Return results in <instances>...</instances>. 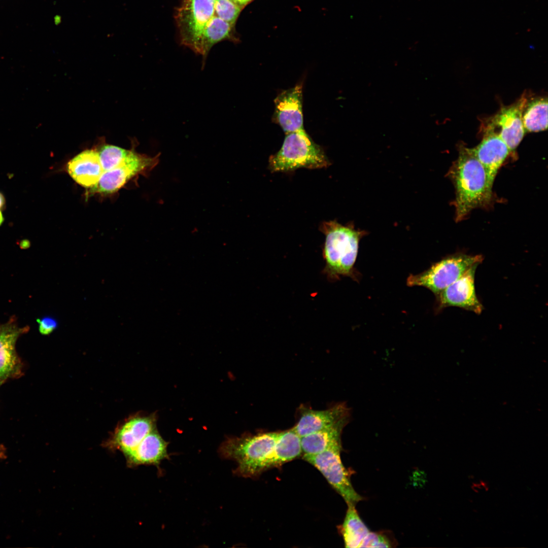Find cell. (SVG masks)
<instances>
[{"instance_id":"6da1fadb","label":"cell","mask_w":548,"mask_h":548,"mask_svg":"<svg viewBox=\"0 0 548 548\" xmlns=\"http://www.w3.org/2000/svg\"><path fill=\"white\" fill-rule=\"evenodd\" d=\"M455 189L456 220L463 219L473 209L489 205L494 181L472 149L459 146V155L449 170Z\"/></svg>"},{"instance_id":"7a4b0ae2","label":"cell","mask_w":548,"mask_h":548,"mask_svg":"<svg viewBox=\"0 0 548 548\" xmlns=\"http://www.w3.org/2000/svg\"><path fill=\"white\" fill-rule=\"evenodd\" d=\"M321 230L325 235L323 252L325 266L323 273L332 282L339 280L340 276L358 280L359 276L354 264L359 241L366 231L343 226L335 221L325 222Z\"/></svg>"},{"instance_id":"3957f363","label":"cell","mask_w":548,"mask_h":548,"mask_svg":"<svg viewBox=\"0 0 548 548\" xmlns=\"http://www.w3.org/2000/svg\"><path fill=\"white\" fill-rule=\"evenodd\" d=\"M281 432H270L255 435H244L228 438L220 448L224 458L237 464L235 473L244 477H253L262 472L261 467L271 454Z\"/></svg>"},{"instance_id":"277c9868","label":"cell","mask_w":548,"mask_h":548,"mask_svg":"<svg viewBox=\"0 0 548 548\" xmlns=\"http://www.w3.org/2000/svg\"><path fill=\"white\" fill-rule=\"evenodd\" d=\"M329 164L323 150L304 129L286 134L280 150L269 159V168L272 172L291 171L302 167L319 168Z\"/></svg>"},{"instance_id":"5b68a950","label":"cell","mask_w":548,"mask_h":548,"mask_svg":"<svg viewBox=\"0 0 548 548\" xmlns=\"http://www.w3.org/2000/svg\"><path fill=\"white\" fill-rule=\"evenodd\" d=\"M480 255H470L457 253L446 256L427 270L417 275H410L406 284L409 286H423L436 296L461 277L472 265L481 263Z\"/></svg>"},{"instance_id":"8992f818","label":"cell","mask_w":548,"mask_h":548,"mask_svg":"<svg viewBox=\"0 0 548 548\" xmlns=\"http://www.w3.org/2000/svg\"><path fill=\"white\" fill-rule=\"evenodd\" d=\"M160 153L151 157L137 152L134 146L124 160L114 168L104 172L98 183L88 190L87 195L112 194L129 180L139 175L147 177L159 162Z\"/></svg>"},{"instance_id":"52a82bcc","label":"cell","mask_w":548,"mask_h":548,"mask_svg":"<svg viewBox=\"0 0 548 548\" xmlns=\"http://www.w3.org/2000/svg\"><path fill=\"white\" fill-rule=\"evenodd\" d=\"M341 448V443H337L319 454L303 455L302 458L320 471L347 505L356 506L363 498L354 489L342 464L340 458Z\"/></svg>"},{"instance_id":"ba28073f","label":"cell","mask_w":548,"mask_h":548,"mask_svg":"<svg viewBox=\"0 0 548 548\" xmlns=\"http://www.w3.org/2000/svg\"><path fill=\"white\" fill-rule=\"evenodd\" d=\"M215 0H184L177 15L181 43L199 54L202 33L214 15Z\"/></svg>"},{"instance_id":"9c48e42d","label":"cell","mask_w":548,"mask_h":548,"mask_svg":"<svg viewBox=\"0 0 548 548\" xmlns=\"http://www.w3.org/2000/svg\"><path fill=\"white\" fill-rule=\"evenodd\" d=\"M476 264L461 277L435 296V310L438 312L449 306H456L480 314L484 309L475 292L474 278Z\"/></svg>"},{"instance_id":"30bf717a","label":"cell","mask_w":548,"mask_h":548,"mask_svg":"<svg viewBox=\"0 0 548 548\" xmlns=\"http://www.w3.org/2000/svg\"><path fill=\"white\" fill-rule=\"evenodd\" d=\"M29 330L28 326L20 327L16 317L12 316L0 324V383L8 379L20 377L23 373L22 363L16 350L18 338Z\"/></svg>"},{"instance_id":"8fae6325","label":"cell","mask_w":548,"mask_h":548,"mask_svg":"<svg viewBox=\"0 0 548 548\" xmlns=\"http://www.w3.org/2000/svg\"><path fill=\"white\" fill-rule=\"evenodd\" d=\"M155 427L154 414L132 416L116 428L111 437L107 441L106 446L121 451L125 457L132 452Z\"/></svg>"},{"instance_id":"7c38bea8","label":"cell","mask_w":548,"mask_h":548,"mask_svg":"<svg viewBox=\"0 0 548 548\" xmlns=\"http://www.w3.org/2000/svg\"><path fill=\"white\" fill-rule=\"evenodd\" d=\"M527 101L524 94L512 105L503 107L488 124L493 128L499 129L497 133L510 153L515 151L526 133L522 114Z\"/></svg>"},{"instance_id":"4fadbf2b","label":"cell","mask_w":548,"mask_h":548,"mask_svg":"<svg viewBox=\"0 0 548 548\" xmlns=\"http://www.w3.org/2000/svg\"><path fill=\"white\" fill-rule=\"evenodd\" d=\"M274 102L273 119L286 134L304 129L301 84L283 91Z\"/></svg>"},{"instance_id":"5bb4252c","label":"cell","mask_w":548,"mask_h":548,"mask_svg":"<svg viewBox=\"0 0 548 548\" xmlns=\"http://www.w3.org/2000/svg\"><path fill=\"white\" fill-rule=\"evenodd\" d=\"M350 410L345 403L325 410L301 409L300 417L292 428L300 437L343 422H349Z\"/></svg>"},{"instance_id":"9a60e30c","label":"cell","mask_w":548,"mask_h":548,"mask_svg":"<svg viewBox=\"0 0 548 548\" xmlns=\"http://www.w3.org/2000/svg\"><path fill=\"white\" fill-rule=\"evenodd\" d=\"M471 149L494 181L499 169L510 153L506 144L498 133L488 125L481 143Z\"/></svg>"},{"instance_id":"2e32d148","label":"cell","mask_w":548,"mask_h":548,"mask_svg":"<svg viewBox=\"0 0 548 548\" xmlns=\"http://www.w3.org/2000/svg\"><path fill=\"white\" fill-rule=\"evenodd\" d=\"M66 168L77 183L87 188L95 185L104 172L95 147L77 154L67 162Z\"/></svg>"},{"instance_id":"e0dca14e","label":"cell","mask_w":548,"mask_h":548,"mask_svg":"<svg viewBox=\"0 0 548 548\" xmlns=\"http://www.w3.org/2000/svg\"><path fill=\"white\" fill-rule=\"evenodd\" d=\"M167 443L155 427L125 458L127 464L130 466L157 465L162 460L167 458Z\"/></svg>"},{"instance_id":"ac0fdd59","label":"cell","mask_w":548,"mask_h":548,"mask_svg":"<svg viewBox=\"0 0 548 548\" xmlns=\"http://www.w3.org/2000/svg\"><path fill=\"white\" fill-rule=\"evenodd\" d=\"M300 439L292 429L281 432L273 450L262 464V472L298 457L302 453Z\"/></svg>"},{"instance_id":"d6986e66","label":"cell","mask_w":548,"mask_h":548,"mask_svg":"<svg viewBox=\"0 0 548 548\" xmlns=\"http://www.w3.org/2000/svg\"><path fill=\"white\" fill-rule=\"evenodd\" d=\"M348 422H343L301 437L303 455H315L341 443V434Z\"/></svg>"},{"instance_id":"ffe728a7","label":"cell","mask_w":548,"mask_h":548,"mask_svg":"<svg viewBox=\"0 0 548 548\" xmlns=\"http://www.w3.org/2000/svg\"><path fill=\"white\" fill-rule=\"evenodd\" d=\"M348 509L340 532L346 547L356 548L360 546L370 531L360 518L355 505H348Z\"/></svg>"},{"instance_id":"44dd1931","label":"cell","mask_w":548,"mask_h":548,"mask_svg":"<svg viewBox=\"0 0 548 548\" xmlns=\"http://www.w3.org/2000/svg\"><path fill=\"white\" fill-rule=\"evenodd\" d=\"M525 132H538L547 128V99L537 97L527 101L522 114Z\"/></svg>"},{"instance_id":"7402d4cb","label":"cell","mask_w":548,"mask_h":548,"mask_svg":"<svg viewBox=\"0 0 548 548\" xmlns=\"http://www.w3.org/2000/svg\"><path fill=\"white\" fill-rule=\"evenodd\" d=\"M232 26L227 22L214 15L207 24L202 36L200 55L203 57L202 68L206 57L212 46L230 36Z\"/></svg>"},{"instance_id":"603a6c76","label":"cell","mask_w":548,"mask_h":548,"mask_svg":"<svg viewBox=\"0 0 548 548\" xmlns=\"http://www.w3.org/2000/svg\"><path fill=\"white\" fill-rule=\"evenodd\" d=\"M95 148L98 152L104 172L110 170L117 166L124 160L129 150L107 144L101 140Z\"/></svg>"},{"instance_id":"cb8c5ba5","label":"cell","mask_w":548,"mask_h":548,"mask_svg":"<svg viewBox=\"0 0 548 548\" xmlns=\"http://www.w3.org/2000/svg\"><path fill=\"white\" fill-rule=\"evenodd\" d=\"M243 8L233 0H215L214 15L233 25Z\"/></svg>"},{"instance_id":"d4e9b609","label":"cell","mask_w":548,"mask_h":548,"mask_svg":"<svg viewBox=\"0 0 548 548\" xmlns=\"http://www.w3.org/2000/svg\"><path fill=\"white\" fill-rule=\"evenodd\" d=\"M394 540L385 532H370L363 540L360 547H392Z\"/></svg>"},{"instance_id":"484cf974","label":"cell","mask_w":548,"mask_h":548,"mask_svg":"<svg viewBox=\"0 0 548 548\" xmlns=\"http://www.w3.org/2000/svg\"><path fill=\"white\" fill-rule=\"evenodd\" d=\"M37 321L39 323V331L43 335L50 334L57 326L56 320L51 317H45L42 319H38Z\"/></svg>"},{"instance_id":"4316f807","label":"cell","mask_w":548,"mask_h":548,"mask_svg":"<svg viewBox=\"0 0 548 548\" xmlns=\"http://www.w3.org/2000/svg\"><path fill=\"white\" fill-rule=\"evenodd\" d=\"M6 206V199L4 194L0 191V210H4Z\"/></svg>"},{"instance_id":"83f0119b","label":"cell","mask_w":548,"mask_h":548,"mask_svg":"<svg viewBox=\"0 0 548 548\" xmlns=\"http://www.w3.org/2000/svg\"><path fill=\"white\" fill-rule=\"evenodd\" d=\"M238 5L244 7L245 5L251 2L252 0H233Z\"/></svg>"},{"instance_id":"f1b7e54d","label":"cell","mask_w":548,"mask_h":548,"mask_svg":"<svg viewBox=\"0 0 548 548\" xmlns=\"http://www.w3.org/2000/svg\"><path fill=\"white\" fill-rule=\"evenodd\" d=\"M4 221V217L3 215L2 214V211L0 210V226L2 225V224L3 223Z\"/></svg>"},{"instance_id":"f546056e","label":"cell","mask_w":548,"mask_h":548,"mask_svg":"<svg viewBox=\"0 0 548 548\" xmlns=\"http://www.w3.org/2000/svg\"><path fill=\"white\" fill-rule=\"evenodd\" d=\"M1 385H2V384H1V383H0V386H1Z\"/></svg>"}]
</instances>
